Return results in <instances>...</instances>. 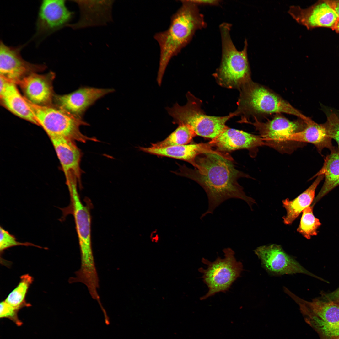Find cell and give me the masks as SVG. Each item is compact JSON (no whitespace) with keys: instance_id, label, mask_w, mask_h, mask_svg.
Masks as SVG:
<instances>
[{"instance_id":"52a82bcc","label":"cell","mask_w":339,"mask_h":339,"mask_svg":"<svg viewBox=\"0 0 339 339\" xmlns=\"http://www.w3.org/2000/svg\"><path fill=\"white\" fill-rule=\"evenodd\" d=\"M223 251L224 258L218 256L213 262L204 258L202 260V262L207 265V268L204 269L201 267L198 269V271L202 273L201 278L207 286L208 291L200 298L201 300L206 299L218 293H225L240 276L243 270L242 263L236 260L234 252L231 248H225Z\"/></svg>"},{"instance_id":"4316f807","label":"cell","mask_w":339,"mask_h":339,"mask_svg":"<svg viewBox=\"0 0 339 339\" xmlns=\"http://www.w3.org/2000/svg\"><path fill=\"white\" fill-rule=\"evenodd\" d=\"M314 206L311 204L302 211V215L297 231L306 239L316 235L317 229L321 225L313 213Z\"/></svg>"},{"instance_id":"2e32d148","label":"cell","mask_w":339,"mask_h":339,"mask_svg":"<svg viewBox=\"0 0 339 339\" xmlns=\"http://www.w3.org/2000/svg\"><path fill=\"white\" fill-rule=\"evenodd\" d=\"M66 180V184L80 185L82 171L80 162L82 153L74 141L62 137L51 138Z\"/></svg>"},{"instance_id":"836d02e7","label":"cell","mask_w":339,"mask_h":339,"mask_svg":"<svg viewBox=\"0 0 339 339\" xmlns=\"http://www.w3.org/2000/svg\"><path fill=\"white\" fill-rule=\"evenodd\" d=\"M334 29L336 30L337 31H338V32H339V21H338V22L337 23V24L336 25Z\"/></svg>"},{"instance_id":"484cf974","label":"cell","mask_w":339,"mask_h":339,"mask_svg":"<svg viewBox=\"0 0 339 339\" xmlns=\"http://www.w3.org/2000/svg\"><path fill=\"white\" fill-rule=\"evenodd\" d=\"M196 134L188 126L178 125L177 128L164 140L151 144V147L159 148L188 144Z\"/></svg>"},{"instance_id":"277c9868","label":"cell","mask_w":339,"mask_h":339,"mask_svg":"<svg viewBox=\"0 0 339 339\" xmlns=\"http://www.w3.org/2000/svg\"><path fill=\"white\" fill-rule=\"evenodd\" d=\"M187 102L183 106L178 103L166 109L173 119L174 124H184L190 127L196 135L213 139L227 126L226 123L236 116L235 112L221 116L207 115L201 108L202 101L188 92L186 94Z\"/></svg>"},{"instance_id":"d590c367","label":"cell","mask_w":339,"mask_h":339,"mask_svg":"<svg viewBox=\"0 0 339 339\" xmlns=\"http://www.w3.org/2000/svg\"></svg>"},{"instance_id":"ac0fdd59","label":"cell","mask_w":339,"mask_h":339,"mask_svg":"<svg viewBox=\"0 0 339 339\" xmlns=\"http://www.w3.org/2000/svg\"><path fill=\"white\" fill-rule=\"evenodd\" d=\"M53 73L40 75L35 72L23 78L19 83L27 100L40 105H48L53 95L51 80Z\"/></svg>"},{"instance_id":"d4e9b609","label":"cell","mask_w":339,"mask_h":339,"mask_svg":"<svg viewBox=\"0 0 339 339\" xmlns=\"http://www.w3.org/2000/svg\"><path fill=\"white\" fill-rule=\"evenodd\" d=\"M33 280V277L28 274L21 276L18 285L4 300L19 310L24 307L31 306L30 304L27 303L25 299L29 288Z\"/></svg>"},{"instance_id":"5b68a950","label":"cell","mask_w":339,"mask_h":339,"mask_svg":"<svg viewBox=\"0 0 339 339\" xmlns=\"http://www.w3.org/2000/svg\"><path fill=\"white\" fill-rule=\"evenodd\" d=\"M236 115L285 113L294 115L303 121L308 117L289 103L264 87L252 81L239 89Z\"/></svg>"},{"instance_id":"d6a6232c","label":"cell","mask_w":339,"mask_h":339,"mask_svg":"<svg viewBox=\"0 0 339 339\" xmlns=\"http://www.w3.org/2000/svg\"><path fill=\"white\" fill-rule=\"evenodd\" d=\"M330 4L339 18V1H334Z\"/></svg>"},{"instance_id":"1f68e13d","label":"cell","mask_w":339,"mask_h":339,"mask_svg":"<svg viewBox=\"0 0 339 339\" xmlns=\"http://www.w3.org/2000/svg\"><path fill=\"white\" fill-rule=\"evenodd\" d=\"M330 299L337 301L339 302V289L327 296Z\"/></svg>"},{"instance_id":"cb8c5ba5","label":"cell","mask_w":339,"mask_h":339,"mask_svg":"<svg viewBox=\"0 0 339 339\" xmlns=\"http://www.w3.org/2000/svg\"><path fill=\"white\" fill-rule=\"evenodd\" d=\"M324 176L319 175L312 184L304 191L293 200L287 198L282 201L283 207L286 210L287 213L283 217L284 223L290 224L307 207L310 206L313 202L315 190Z\"/></svg>"},{"instance_id":"83f0119b","label":"cell","mask_w":339,"mask_h":339,"mask_svg":"<svg viewBox=\"0 0 339 339\" xmlns=\"http://www.w3.org/2000/svg\"><path fill=\"white\" fill-rule=\"evenodd\" d=\"M18 246H31L39 248H43L33 243L29 242H21L17 241L14 236L11 234L8 231L5 230L1 226L0 228V251L1 255L5 250L11 247Z\"/></svg>"},{"instance_id":"f546056e","label":"cell","mask_w":339,"mask_h":339,"mask_svg":"<svg viewBox=\"0 0 339 339\" xmlns=\"http://www.w3.org/2000/svg\"><path fill=\"white\" fill-rule=\"evenodd\" d=\"M325 124L329 136L336 142L339 149V116L331 113L327 116Z\"/></svg>"},{"instance_id":"8fae6325","label":"cell","mask_w":339,"mask_h":339,"mask_svg":"<svg viewBox=\"0 0 339 339\" xmlns=\"http://www.w3.org/2000/svg\"><path fill=\"white\" fill-rule=\"evenodd\" d=\"M70 206L74 217L79 243L81 260L89 262L94 258L91 239V218L89 208L82 203L77 188L69 190Z\"/></svg>"},{"instance_id":"603a6c76","label":"cell","mask_w":339,"mask_h":339,"mask_svg":"<svg viewBox=\"0 0 339 339\" xmlns=\"http://www.w3.org/2000/svg\"><path fill=\"white\" fill-rule=\"evenodd\" d=\"M321 175L324 176L325 181L320 190L314 199L315 204L333 189L339 185V149L335 148L324 159L320 170L310 179Z\"/></svg>"},{"instance_id":"44dd1931","label":"cell","mask_w":339,"mask_h":339,"mask_svg":"<svg viewBox=\"0 0 339 339\" xmlns=\"http://www.w3.org/2000/svg\"><path fill=\"white\" fill-rule=\"evenodd\" d=\"M0 96L5 106L17 116L39 126L34 115L21 95L15 83L0 76Z\"/></svg>"},{"instance_id":"6da1fadb","label":"cell","mask_w":339,"mask_h":339,"mask_svg":"<svg viewBox=\"0 0 339 339\" xmlns=\"http://www.w3.org/2000/svg\"><path fill=\"white\" fill-rule=\"evenodd\" d=\"M195 161L196 168L179 165V171L173 172L196 181L206 193L208 207L200 219L213 214L220 204L231 198L245 201L252 209L255 200L246 195L238 181L240 178L250 177L236 169L233 160L219 154L206 153L198 155Z\"/></svg>"},{"instance_id":"e575fe53","label":"cell","mask_w":339,"mask_h":339,"mask_svg":"<svg viewBox=\"0 0 339 339\" xmlns=\"http://www.w3.org/2000/svg\"><path fill=\"white\" fill-rule=\"evenodd\" d=\"M335 339H339V336L336 338Z\"/></svg>"},{"instance_id":"7a4b0ae2","label":"cell","mask_w":339,"mask_h":339,"mask_svg":"<svg viewBox=\"0 0 339 339\" xmlns=\"http://www.w3.org/2000/svg\"><path fill=\"white\" fill-rule=\"evenodd\" d=\"M180 1L181 5L171 16L168 28L155 33L153 36L160 49L157 78L159 86L161 85L163 76L171 59L190 42L196 30L206 25L198 5L191 0Z\"/></svg>"},{"instance_id":"f1b7e54d","label":"cell","mask_w":339,"mask_h":339,"mask_svg":"<svg viewBox=\"0 0 339 339\" xmlns=\"http://www.w3.org/2000/svg\"><path fill=\"white\" fill-rule=\"evenodd\" d=\"M19 310L12 306L4 300L0 303V318L9 319L17 326H21L22 322L19 319L18 313Z\"/></svg>"},{"instance_id":"e0dca14e","label":"cell","mask_w":339,"mask_h":339,"mask_svg":"<svg viewBox=\"0 0 339 339\" xmlns=\"http://www.w3.org/2000/svg\"><path fill=\"white\" fill-rule=\"evenodd\" d=\"M209 143L213 148H216V150L225 153L240 149H246L251 152L259 147L265 145L260 136L228 126Z\"/></svg>"},{"instance_id":"ba28073f","label":"cell","mask_w":339,"mask_h":339,"mask_svg":"<svg viewBox=\"0 0 339 339\" xmlns=\"http://www.w3.org/2000/svg\"><path fill=\"white\" fill-rule=\"evenodd\" d=\"M291 297L299 305L306 322L321 339H335L339 336V304L318 299L308 302L294 294Z\"/></svg>"},{"instance_id":"8992f818","label":"cell","mask_w":339,"mask_h":339,"mask_svg":"<svg viewBox=\"0 0 339 339\" xmlns=\"http://www.w3.org/2000/svg\"><path fill=\"white\" fill-rule=\"evenodd\" d=\"M24 99L41 126L50 138L62 137L85 143L88 141L98 142L94 137H89L80 131L81 126H88L83 119L77 118L58 108L34 104Z\"/></svg>"},{"instance_id":"7c38bea8","label":"cell","mask_w":339,"mask_h":339,"mask_svg":"<svg viewBox=\"0 0 339 339\" xmlns=\"http://www.w3.org/2000/svg\"><path fill=\"white\" fill-rule=\"evenodd\" d=\"M21 46L13 47L0 44V75L18 84L24 77L45 68L42 65L31 64L24 60L20 54Z\"/></svg>"},{"instance_id":"4dcf8cb0","label":"cell","mask_w":339,"mask_h":339,"mask_svg":"<svg viewBox=\"0 0 339 339\" xmlns=\"http://www.w3.org/2000/svg\"><path fill=\"white\" fill-rule=\"evenodd\" d=\"M194 3L198 5H217L220 2L217 0H191Z\"/></svg>"},{"instance_id":"9c48e42d","label":"cell","mask_w":339,"mask_h":339,"mask_svg":"<svg viewBox=\"0 0 339 339\" xmlns=\"http://www.w3.org/2000/svg\"><path fill=\"white\" fill-rule=\"evenodd\" d=\"M252 124L263 139L265 145L283 153H291L302 143L292 142L289 139L291 135L303 130L306 124L304 121H291L277 116L265 122H261L254 116Z\"/></svg>"},{"instance_id":"4fadbf2b","label":"cell","mask_w":339,"mask_h":339,"mask_svg":"<svg viewBox=\"0 0 339 339\" xmlns=\"http://www.w3.org/2000/svg\"><path fill=\"white\" fill-rule=\"evenodd\" d=\"M114 91L113 89L91 87L80 88L70 93L58 95V108L75 117L83 119L86 111L98 100Z\"/></svg>"},{"instance_id":"5bb4252c","label":"cell","mask_w":339,"mask_h":339,"mask_svg":"<svg viewBox=\"0 0 339 339\" xmlns=\"http://www.w3.org/2000/svg\"><path fill=\"white\" fill-rule=\"evenodd\" d=\"M73 14L66 7L65 0L42 1L36 23L37 35H47L67 25Z\"/></svg>"},{"instance_id":"3957f363","label":"cell","mask_w":339,"mask_h":339,"mask_svg":"<svg viewBox=\"0 0 339 339\" xmlns=\"http://www.w3.org/2000/svg\"><path fill=\"white\" fill-rule=\"evenodd\" d=\"M231 25L223 23L220 26L222 56L219 68L213 76L219 85L230 89L239 90L251 81L247 55L246 39L241 51L237 50L232 40L230 32Z\"/></svg>"},{"instance_id":"30bf717a","label":"cell","mask_w":339,"mask_h":339,"mask_svg":"<svg viewBox=\"0 0 339 339\" xmlns=\"http://www.w3.org/2000/svg\"><path fill=\"white\" fill-rule=\"evenodd\" d=\"M254 252L263 268L272 275L302 273L317 277L286 253L279 245L272 244L260 246L256 248Z\"/></svg>"},{"instance_id":"7402d4cb","label":"cell","mask_w":339,"mask_h":339,"mask_svg":"<svg viewBox=\"0 0 339 339\" xmlns=\"http://www.w3.org/2000/svg\"><path fill=\"white\" fill-rule=\"evenodd\" d=\"M304 128L290 136L289 140L292 142L309 143L313 144L321 153L324 148L331 151L334 149L332 139L329 136L325 123L319 124L309 118L304 121Z\"/></svg>"},{"instance_id":"d6986e66","label":"cell","mask_w":339,"mask_h":339,"mask_svg":"<svg viewBox=\"0 0 339 339\" xmlns=\"http://www.w3.org/2000/svg\"><path fill=\"white\" fill-rule=\"evenodd\" d=\"M140 150L158 156H164L181 160L191 164L195 168H197L195 160L198 155L204 153H211L225 155L223 153L213 149L208 143L191 144L156 148L151 147H139Z\"/></svg>"},{"instance_id":"ffe728a7","label":"cell","mask_w":339,"mask_h":339,"mask_svg":"<svg viewBox=\"0 0 339 339\" xmlns=\"http://www.w3.org/2000/svg\"><path fill=\"white\" fill-rule=\"evenodd\" d=\"M111 1H76L81 11L78 21L67 26L76 29L87 26L103 25L111 19Z\"/></svg>"},{"instance_id":"9a60e30c","label":"cell","mask_w":339,"mask_h":339,"mask_svg":"<svg viewBox=\"0 0 339 339\" xmlns=\"http://www.w3.org/2000/svg\"><path fill=\"white\" fill-rule=\"evenodd\" d=\"M288 13L298 23L309 29L317 27L335 29L339 18L330 3L323 2L304 9L299 6H290Z\"/></svg>"}]
</instances>
